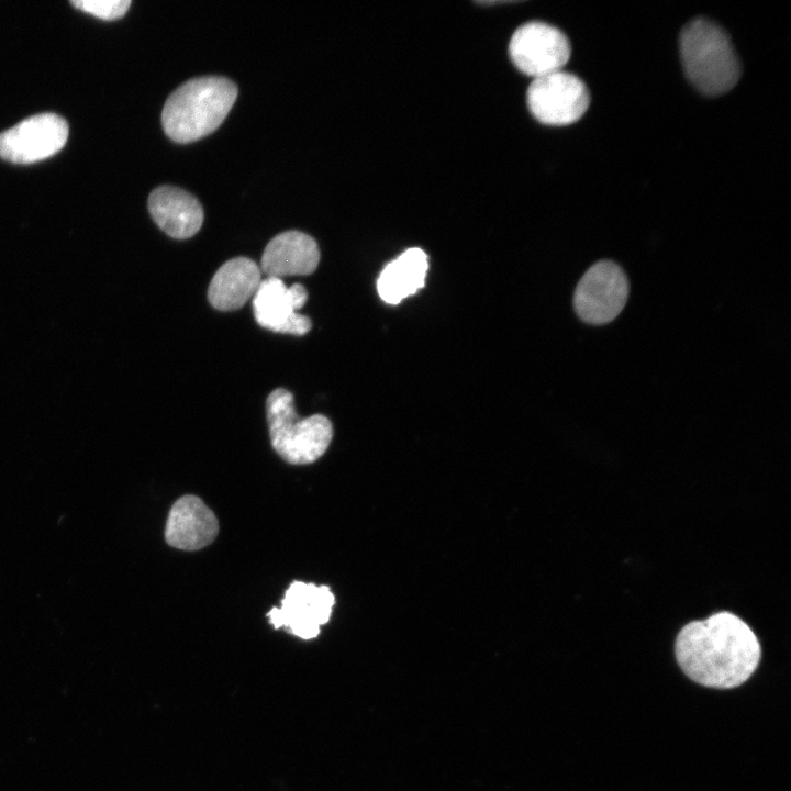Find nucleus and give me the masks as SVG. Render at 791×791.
<instances>
[{"mask_svg":"<svg viewBox=\"0 0 791 791\" xmlns=\"http://www.w3.org/2000/svg\"><path fill=\"white\" fill-rule=\"evenodd\" d=\"M675 654L682 671L694 682L731 689L755 672L761 647L746 622L722 611L686 624L677 635Z\"/></svg>","mask_w":791,"mask_h":791,"instance_id":"nucleus-1","label":"nucleus"},{"mask_svg":"<svg viewBox=\"0 0 791 791\" xmlns=\"http://www.w3.org/2000/svg\"><path fill=\"white\" fill-rule=\"evenodd\" d=\"M237 97L236 85L219 76L189 79L166 100L161 125L177 143L197 141L216 130Z\"/></svg>","mask_w":791,"mask_h":791,"instance_id":"nucleus-2","label":"nucleus"},{"mask_svg":"<svg viewBox=\"0 0 791 791\" xmlns=\"http://www.w3.org/2000/svg\"><path fill=\"white\" fill-rule=\"evenodd\" d=\"M680 56L691 83L706 96L731 90L740 76V65L728 34L704 18L689 22L681 31Z\"/></svg>","mask_w":791,"mask_h":791,"instance_id":"nucleus-3","label":"nucleus"},{"mask_svg":"<svg viewBox=\"0 0 791 791\" xmlns=\"http://www.w3.org/2000/svg\"><path fill=\"white\" fill-rule=\"evenodd\" d=\"M266 415L271 446L289 464L314 463L326 452L332 441L331 421L322 414L304 419L299 416L293 394L285 388H277L269 393Z\"/></svg>","mask_w":791,"mask_h":791,"instance_id":"nucleus-4","label":"nucleus"},{"mask_svg":"<svg viewBox=\"0 0 791 791\" xmlns=\"http://www.w3.org/2000/svg\"><path fill=\"white\" fill-rule=\"evenodd\" d=\"M630 285L624 270L611 260L593 264L580 278L573 294V308L583 322L602 325L612 322L624 309Z\"/></svg>","mask_w":791,"mask_h":791,"instance_id":"nucleus-5","label":"nucleus"},{"mask_svg":"<svg viewBox=\"0 0 791 791\" xmlns=\"http://www.w3.org/2000/svg\"><path fill=\"white\" fill-rule=\"evenodd\" d=\"M526 101L541 123L561 126L575 123L584 114L590 94L579 77L558 70L534 78L527 88Z\"/></svg>","mask_w":791,"mask_h":791,"instance_id":"nucleus-6","label":"nucleus"},{"mask_svg":"<svg viewBox=\"0 0 791 791\" xmlns=\"http://www.w3.org/2000/svg\"><path fill=\"white\" fill-rule=\"evenodd\" d=\"M570 54L567 36L557 27L539 21L519 26L509 43L512 63L533 78L562 70Z\"/></svg>","mask_w":791,"mask_h":791,"instance_id":"nucleus-7","label":"nucleus"},{"mask_svg":"<svg viewBox=\"0 0 791 791\" xmlns=\"http://www.w3.org/2000/svg\"><path fill=\"white\" fill-rule=\"evenodd\" d=\"M334 603L327 586L296 580L286 590L280 608L272 606L266 615L274 628L285 627L292 635L311 639L328 622Z\"/></svg>","mask_w":791,"mask_h":791,"instance_id":"nucleus-8","label":"nucleus"},{"mask_svg":"<svg viewBox=\"0 0 791 791\" xmlns=\"http://www.w3.org/2000/svg\"><path fill=\"white\" fill-rule=\"evenodd\" d=\"M66 120L55 113L32 115L0 134V157L32 164L59 152L68 138Z\"/></svg>","mask_w":791,"mask_h":791,"instance_id":"nucleus-9","label":"nucleus"},{"mask_svg":"<svg viewBox=\"0 0 791 791\" xmlns=\"http://www.w3.org/2000/svg\"><path fill=\"white\" fill-rule=\"evenodd\" d=\"M308 300V291L301 283L287 287L282 279L267 277L261 280L253 297L256 322L264 328L292 335L310 332L309 316L298 313Z\"/></svg>","mask_w":791,"mask_h":791,"instance_id":"nucleus-10","label":"nucleus"},{"mask_svg":"<svg viewBox=\"0 0 791 791\" xmlns=\"http://www.w3.org/2000/svg\"><path fill=\"white\" fill-rule=\"evenodd\" d=\"M218 533L215 514L199 497L186 494L172 504L165 527V539L171 547L198 550L210 545Z\"/></svg>","mask_w":791,"mask_h":791,"instance_id":"nucleus-11","label":"nucleus"},{"mask_svg":"<svg viewBox=\"0 0 791 791\" xmlns=\"http://www.w3.org/2000/svg\"><path fill=\"white\" fill-rule=\"evenodd\" d=\"M320 261L317 243L310 235L291 230L272 237L266 245L260 270L267 277L282 279L312 274Z\"/></svg>","mask_w":791,"mask_h":791,"instance_id":"nucleus-12","label":"nucleus"},{"mask_svg":"<svg viewBox=\"0 0 791 791\" xmlns=\"http://www.w3.org/2000/svg\"><path fill=\"white\" fill-rule=\"evenodd\" d=\"M148 210L155 223L177 239L192 237L203 223V209L198 199L174 186L155 188L148 197Z\"/></svg>","mask_w":791,"mask_h":791,"instance_id":"nucleus-13","label":"nucleus"},{"mask_svg":"<svg viewBox=\"0 0 791 791\" xmlns=\"http://www.w3.org/2000/svg\"><path fill=\"white\" fill-rule=\"evenodd\" d=\"M260 267L250 258L235 257L225 261L212 277L208 288L210 304L220 311L241 309L255 296L261 282Z\"/></svg>","mask_w":791,"mask_h":791,"instance_id":"nucleus-14","label":"nucleus"},{"mask_svg":"<svg viewBox=\"0 0 791 791\" xmlns=\"http://www.w3.org/2000/svg\"><path fill=\"white\" fill-rule=\"evenodd\" d=\"M428 268L427 255L417 247L403 252L388 263L377 280L380 298L390 304H398L424 286Z\"/></svg>","mask_w":791,"mask_h":791,"instance_id":"nucleus-15","label":"nucleus"},{"mask_svg":"<svg viewBox=\"0 0 791 791\" xmlns=\"http://www.w3.org/2000/svg\"><path fill=\"white\" fill-rule=\"evenodd\" d=\"M77 9L103 20H115L123 16L131 5L130 0H74Z\"/></svg>","mask_w":791,"mask_h":791,"instance_id":"nucleus-16","label":"nucleus"}]
</instances>
